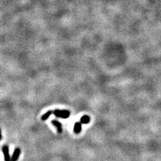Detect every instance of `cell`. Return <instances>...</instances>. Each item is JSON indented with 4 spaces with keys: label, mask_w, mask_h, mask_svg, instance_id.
I'll use <instances>...</instances> for the list:
<instances>
[{
    "label": "cell",
    "mask_w": 161,
    "mask_h": 161,
    "mask_svg": "<svg viewBox=\"0 0 161 161\" xmlns=\"http://www.w3.org/2000/svg\"><path fill=\"white\" fill-rule=\"evenodd\" d=\"M20 153H21V150L19 148H15L14 152H13V155L12 156V159H11V161H17L19 158V156Z\"/></svg>",
    "instance_id": "cell-3"
},
{
    "label": "cell",
    "mask_w": 161,
    "mask_h": 161,
    "mask_svg": "<svg viewBox=\"0 0 161 161\" xmlns=\"http://www.w3.org/2000/svg\"><path fill=\"white\" fill-rule=\"evenodd\" d=\"M2 151H3L5 161H11L12 158L10 157V154H9V147L7 145H4L2 148Z\"/></svg>",
    "instance_id": "cell-2"
},
{
    "label": "cell",
    "mask_w": 161,
    "mask_h": 161,
    "mask_svg": "<svg viewBox=\"0 0 161 161\" xmlns=\"http://www.w3.org/2000/svg\"><path fill=\"white\" fill-rule=\"evenodd\" d=\"M90 117L87 115H85L81 117L80 122L82 124H87L90 122Z\"/></svg>",
    "instance_id": "cell-6"
},
{
    "label": "cell",
    "mask_w": 161,
    "mask_h": 161,
    "mask_svg": "<svg viewBox=\"0 0 161 161\" xmlns=\"http://www.w3.org/2000/svg\"><path fill=\"white\" fill-rule=\"evenodd\" d=\"M82 130V124L80 122H76L74 125V132L75 134H79Z\"/></svg>",
    "instance_id": "cell-5"
},
{
    "label": "cell",
    "mask_w": 161,
    "mask_h": 161,
    "mask_svg": "<svg viewBox=\"0 0 161 161\" xmlns=\"http://www.w3.org/2000/svg\"><path fill=\"white\" fill-rule=\"evenodd\" d=\"M52 124H53V126H54L57 129V131L59 134L62 133L63 131V129H62V124H61L60 122H59L57 120H52L51 122Z\"/></svg>",
    "instance_id": "cell-4"
},
{
    "label": "cell",
    "mask_w": 161,
    "mask_h": 161,
    "mask_svg": "<svg viewBox=\"0 0 161 161\" xmlns=\"http://www.w3.org/2000/svg\"><path fill=\"white\" fill-rule=\"evenodd\" d=\"M52 113H53V111H49V112H47L46 113H45L41 117L42 120H43V121H44V120H46L50 116H51V115L52 114Z\"/></svg>",
    "instance_id": "cell-7"
},
{
    "label": "cell",
    "mask_w": 161,
    "mask_h": 161,
    "mask_svg": "<svg viewBox=\"0 0 161 161\" xmlns=\"http://www.w3.org/2000/svg\"><path fill=\"white\" fill-rule=\"evenodd\" d=\"M53 113L56 117H60L63 119H67L71 115V112L69 110H55L53 112Z\"/></svg>",
    "instance_id": "cell-1"
}]
</instances>
